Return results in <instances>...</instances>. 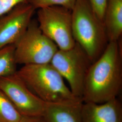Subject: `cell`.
Returning a JSON list of instances; mask_svg holds the SVG:
<instances>
[{
    "mask_svg": "<svg viewBox=\"0 0 122 122\" xmlns=\"http://www.w3.org/2000/svg\"><path fill=\"white\" fill-rule=\"evenodd\" d=\"M120 39L109 42L100 57L90 66L84 85L83 102L101 103L118 98L122 87Z\"/></svg>",
    "mask_w": 122,
    "mask_h": 122,
    "instance_id": "1",
    "label": "cell"
},
{
    "mask_svg": "<svg viewBox=\"0 0 122 122\" xmlns=\"http://www.w3.org/2000/svg\"><path fill=\"white\" fill-rule=\"evenodd\" d=\"M74 40L93 63L105 51L109 40L102 20L98 17L88 0H77L71 10Z\"/></svg>",
    "mask_w": 122,
    "mask_h": 122,
    "instance_id": "2",
    "label": "cell"
},
{
    "mask_svg": "<svg viewBox=\"0 0 122 122\" xmlns=\"http://www.w3.org/2000/svg\"><path fill=\"white\" fill-rule=\"evenodd\" d=\"M16 73L31 91L46 103L82 101L74 96L64 79L50 63L23 65Z\"/></svg>",
    "mask_w": 122,
    "mask_h": 122,
    "instance_id": "3",
    "label": "cell"
},
{
    "mask_svg": "<svg viewBox=\"0 0 122 122\" xmlns=\"http://www.w3.org/2000/svg\"><path fill=\"white\" fill-rule=\"evenodd\" d=\"M58 48L44 35L38 22L31 20L27 30L15 44L17 64L23 65L49 63Z\"/></svg>",
    "mask_w": 122,
    "mask_h": 122,
    "instance_id": "4",
    "label": "cell"
},
{
    "mask_svg": "<svg viewBox=\"0 0 122 122\" xmlns=\"http://www.w3.org/2000/svg\"><path fill=\"white\" fill-rule=\"evenodd\" d=\"M92 63L86 52L76 43L70 49H58L50 62L66 80L73 94L81 100L85 80Z\"/></svg>",
    "mask_w": 122,
    "mask_h": 122,
    "instance_id": "5",
    "label": "cell"
},
{
    "mask_svg": "<svg viewBox=\"0 0 122 122\" xmlns=\"http://www.w3.org/2000/svg\"><path fill=\"white\" fill-rule=\"evenodd\" d=\"M39 29L56 44L59 49L66 50L76 44L72 30L71 10L54 5L38 9Z\"/></svg>",
    "mask_w": 122,
    "mask_h": 122,
    "instance_id": "6",
    "label": "cell"
},
{
    "mask_svg": "<svg viewBox=\"0 0 122 122\" xmlns=\"http://www.w3.org/2000/svg\"><path fill=\"white\" fill-rule=\"evenodd\" d=\"M0 89L22 116H43L46 103L31 91L16 72L0 77Z\"/></svg>",
    "mask_w": 122,
    "mask_h": 122,
    "instance_id": "7",
    "label": "cell"
},
{
    "mask_svg": "<svg viewBox=\"0 0 122 122\" xmlns=\"http://www.w3.org/2000/svg\"><path fill=\"white\" fill-rule=\"evenodd\" d=\"M35 10L28 3H23L0 17V48L16 43L27 30Z\"/></svg>",
    "mask_w": 122,
    "mask_h": 122,
    "instance_id": "8",
    "label": "cell"
},
{
    "mask_svg": "<svg viewBox=\"0 0 122 122\" xmlns=\"http://www.w3.org/2000/svg\"><path fill=\"white\" fill-rule=\"evenodd\" d=\"M82 122H122V105L116 98L101 103L83 102Z\"/></svg>",
    "mask_w": 122,
    "mask_h": 122,
    "instance_id": "9",
    "label": "cell"
},
{
    "mask_svg": "<svg viewBox=\"0 0 122 122\" xmlns=\"http://www.w3.org/2000/svg\"><path fill=\"white\" fill-rule=\"evenodd\" d=\"M83 101L69 103H46L42 118L43 122H82Z\"/></svg>",
    "mask_w": 122,
    "mask_h": 122,
    "instance_id": "10",
    "label": "cell"
},
{
    "mask_svg": "<svg viewBox=\"0 0 122 122\" xmlns=\"http://www.w3.org/2000/svg\"><path fill=\"white\" fill-rule=\"evenodd\" d=\"M103 21L109 42L121 39L122 0H107Z\"/></svg>",
    "mask_w": 122,
    "mask_h": 122,
    "instance_id": "11",
    "label": "cell"
},
{
    "mask_svg": "<svg viewBox=\"0 0 122 122\" xmlns=\"http://www.w3.org/2000/svg\"><path fill=\"white\" fill-rule=\"evenodd\" d=\"M17 64L15 57V44L0 48V77L15 73Z\"/></svg>",
    "mask_w": 122,
    "mask_h": 122,
    "instance_id": "12",
    "label": "cell"
},
{
    "mask_svg": "<svg viewBox=\"0 0 122 122\" xmlns=\"http://www.w3.org/2000/svg\"><path fill=\"white\" fill-rule=\"evenodd\" d=\"M22 116L0 89V122H19Z\"/></svg>",
    "mask_w": 122,
    "mask_h": 122,
    "instance_id": "13",
    "label": "cell"
},
{
    "mask_svg": "<svg viewBox=\"0 0 122 122\" xmlns=\"http://www.w3.org/2000/svg\"><path fill=\"white\" fill-rule=\"evenodd\" d=\"M77 0H27L35 10L51 6L58 5L71 10Z\"/></svg>",
    "mask_w": 122,
    "mask_h": 122,
    "instance_id": "14",
    "label": "cell"
},
{
    "mask_svg": "<svg viewBox=\"0 0 122 122\" xmlns=\"http://www.w3.org/2000/svg\"><path fill=\"white\" fill-rule=\"evenodd\" d=\"M26 2L27 0H0V17L18 5Z\"/></svg>",
    "mask_w": 122,
    "mask_h": 122,
    "instance_id": "15",
    "label": "cell"
},
{
    "mask_svg": "<svg viewBox=\"0 0 122 122\" xmlns=\"http://www.w3.org/2000/svg\"><path fill=\"white\" fill-rule=\"evenodd\" d=\"M98 17L103 21L107 0H88Z\"/></svg>",
    "mask_w": 122,
    "mask_h": 122,
    "instance_id": "16",
    "label": "cell"
},
{
    "mask_svg": "<svg viewBox=\"0 0 122 122\" xmlns=\"http://www.w3.org/2000/svg\"><path fill=\"white\" fill-rule=\"evenodd\" d=\"M19 122H43L41 117L22 116Z\"/></svg>",
    "mask_w": 122,
    "mask_h": 122,
    "instance_id": "17",
    "label": "cell"
}]
</instances>
